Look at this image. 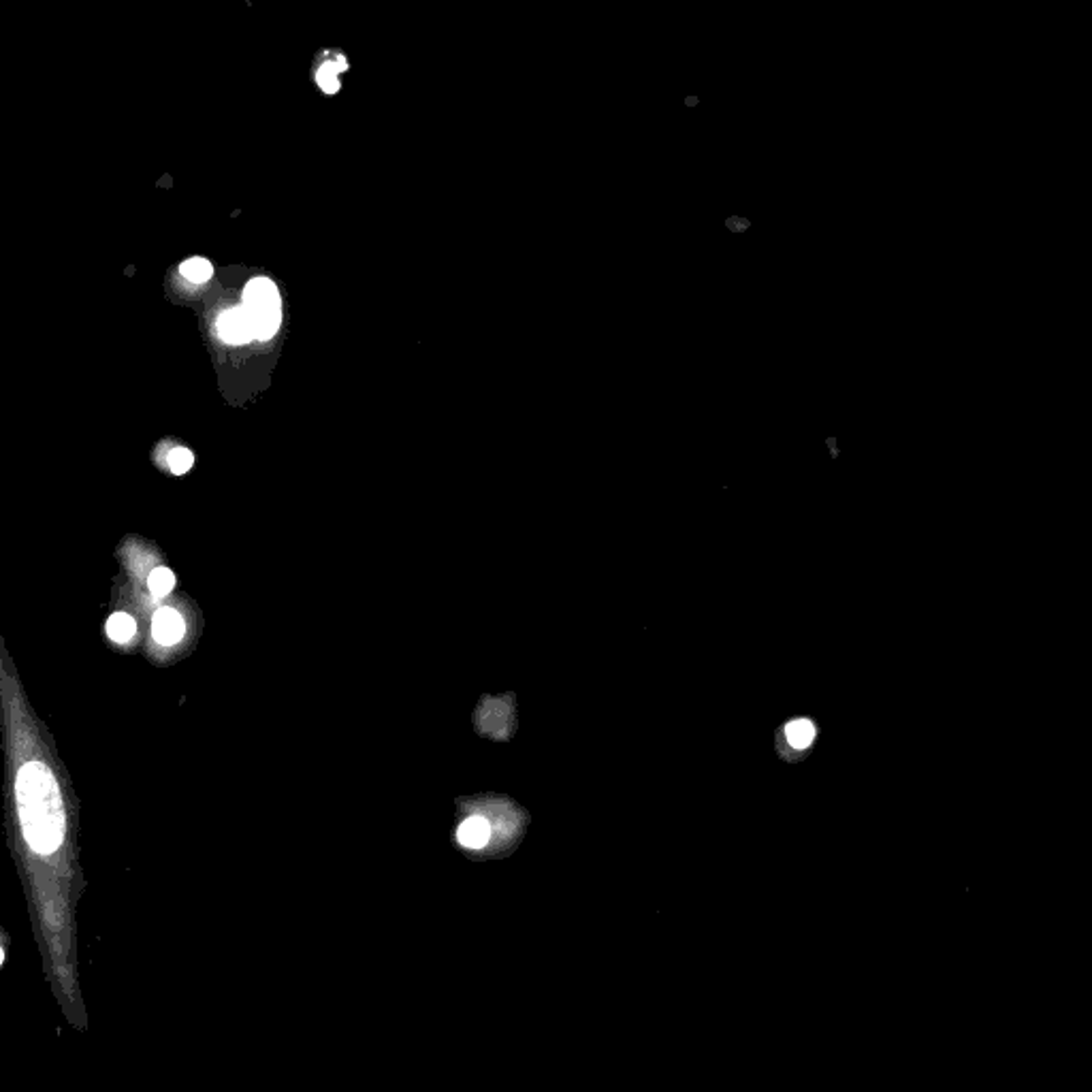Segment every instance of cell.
<instances>
[{
    "label": "cell",
    "mask_w": 1092,
    "mask_h": 1092,
    "mask_svg": "<svg viewBox=\"0 0 1092 1092\" xmlns=\"http://www.w3.org/2000/svg\"><path fill=\"white\" fill-rule=\"evenodd\" d=\"M167 461L173 474H186L188 469L192 467V463H195V455L188 449H173L171 453H169Z\"/></svg>",
    "instance_id": "cell-11"
},
{
    "label": "cell",
    "mask_w": 1092,
    "mask_h": 1092,
    "mask_svg": "<svg viewBox=\"0 0 1092 1092\" xmlns=\"http://www.w3.org/2000/svg\"><path fill=\"white\" fill-rule=\"evenodd\" d=\"M3 960H5V954H3V949H0V965H3Z\"/></svg>",
    "instance_id": "cell-14"
},
{
    "label": "cell",
    "mask_w": 1092,
    "mask_h": 1092,
    "mask_svg": "<svg viewBox=\"0 0 1092 1092\" xmlns=\"http://www.w3.org/2000/svg\"><path fill=\"white\" fill-rule=\"evenodd\" d=\"M152 634H154L156 643L171 647V644H178L184 638L186 624L178 610L161 608L152 619Z\"/></svg>",
    "instance_id": "cell-3"
},
{
    "label": "cell",
    "mask_w": 1092,
    "mask_h": 1092,
    "mask_svg": "<svg viewBox=\"0 0 1092 1092\" xmlns=\"http://www.w3.org/2000/svg\"><path fill=\"white\" fill-rule=\"evenodd\" d=\"M489 838H491V826H489V821L483 818H469L467 821H463L459 830H457V841H459L463 847H467V849L485 847V845L489 843Z\"/></svg>",
    "instance_id": "cell-4"
},
{
    "label": "cell",
    "mask_w": 1092,
    "mask_h": 1092,
    "mask_svg": "<svg viewBox=\"0 0 1092 1092\" xmlns=\"http://www.w3.org/2000/svg\"><path fill=\"white\" fill-rule=\"evenodd\" d=\"M107 634L114 643H128L137 634V621L126 613H114L107 621Z\"/></svg>",
    "instance_id": "cell-7"
},
{
    "label": "cell",
    "mask_w": 1092,
    "mask_h": 1092,
    "mask_svg": "<svg viewBox=\"0 0 1092 1092\" xmlns=\"http://www.w3.org/2000/svg\"><path fill=\"white\" fill-rule=\"evenodd\" d=\"M244 305H282L278 286L269 278H254L245 286Z\"/></svg>",
    "instance_id": "cell-5"
},
{
    "label": "cell",
    "mask_w": 1092,
    "mask_h": 1092,
    "mask_svg": "<svg viewBox=\"0 0 1092 1092\" xmlns=\"http://www.w3.org/2000/svg\"><path fill=\"white\" fill-rule=\"evenodd\" d=\"M15 798L23 837L32 851L51 856L64 841V804L54 773L43 762H26L17 771Z\"/></svg>",
    "instance_id": "cell-1"
},
{
    "label": "cell",
    "mask_w": 1092,
    "mask_h": 1092,
    "mask_svg": "<svg viewBox=\"0 0 1092 1092\" xmlns=\"http://www.w3.org/2000/svg\"><path fill=\"white\" fill-rule=\"evenodd\" d=\"M685 103L689 105V107H696V105H698V98H696V97H689V98H687Z\"/></svg>",
    "instance_id": "cell-13"
},
{
    "label": "cell",
    "mask_w": 1092,
    "mask_h": 1092,
    "mask_svg": "<svg viewBox=\"0 0 1092 1092\" xmlns=\"http://www.w3.org/2000/svg\"><path fill=\"white\" fill-rule=\"evenodd\" d=\"M180 273L184 275L188 282H192V284H203V282H208L211 275H214V265H211L208 258L195 256L181 263Z\"/></svg>",
    "instance_id": "cell-8"
},
{
    "label": "cell",
    "mask_w": 1092,
    "mask_h": 1092,
    "mask_svg": "<svg viewBox=\"0 0 1092 1092\" xmlns=\"http://www.w3.org/2000/svg\"><path fill=\"white\" fill-rule=\"evenodd\" d=\"M726 227L730 228V231H734V233H745L749 228V222L745 220V218H727Z\"/></svg>",
    "instance_id": "cell-12"
},
{
    "label": "cell",
    "mask_w": 1092,
    "mask_h": 1092,
    "mask_svg": "<svg viewBox=\"0 0 1092 1092\" xmlns=\"http://www.w3.org/2000/svg\"><path fill=\"white\" fill-rule=\"evenodd\" d=\"M344 70H348V62L344 60V56H338L336 62L322 64L319 73H316V81H319L320 90L327 94L339 92V73H344Z\"/></svg>",
    "instance_id": "cell-6"
},
{
    "label": "cell",
    "mask_w": 1092,
    "mask_h": 1092,
    "mask_svg": "<svg viewBox=\"0 0 1092 1092\" xmlns=\"http://www.w3.org/2000/svg\"><path fill=\"white\" fill-rule=\"evenodd\" d=\"M148 587H150L152 596H154V597L169 596V593H171V589L175 587L173 572L169 568H156L154 572L150 574Z\"/></svg>",
    "instance_id": "cell-9"
},
{
    "label": "cell",
    "mask_w": 1092,
    "mask_h": 1092,
    "mask_svg": "<svg viewBox=\"0 0 1092 1092\" xmlns=\"http://www.w3.org/2000/svg\"><path fill=\"white\" fill-rule=\"evenodd\" d=\"M216 329H218V336L222 338V342L233 344V346L248 344L254 339V336H252L250 316H248V312H245L244 305L225 310V312L218 316Z\"/></svg>",
    "instance_id": "cell-2"
},
{
    "label": "cell",
    "mask_w": 1092,
    "mask_h": 1092,
    "mask_svg": "<svg viewBox=\"0 0 1092 1092\" xmlns=\"http://www.w3.org/2000/svg\"><path fill=\"white\" fill-rule=\"evenodd\" d=\"M785 734H788V741L791 743V747L802 749V747H807V745L813 741L815 727H813L811 721H794V724L788 726V730H785Z\"/></svg>",
    "instance_id": "cell-10"
}]
</instances>
